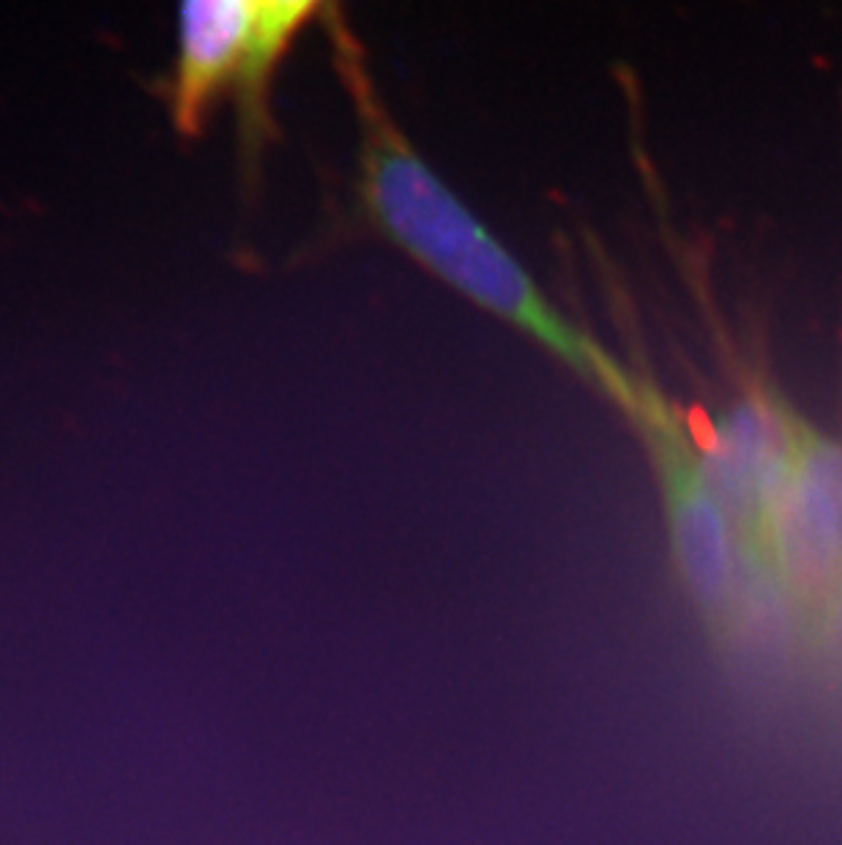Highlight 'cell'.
Listing matches in <instances>:
<instances>
[{"mask_svg":"<svg viewBox=\"0 0 842 845\" xmlns=\"http://www.w3.org/2000/svg\"><path fill=\"white\" fill-rule=\"evenodd\" d=\"M337 69L359 115V192L367 217L416 263L493 312L627 408L637 375L580 331L471 208L416 154L380 99L361 47L331 25Z\"/></svg>","mask_w":842,"mask_h":845,"instance_id":"6da1fadb","label":"cell"},{"mask_svg":"<svg viewBox=\"0 0 842 845\" xmlns=\"http://www.w3.org/2000/svg\"><path fill=\"white\" fill-rule=\"evenodd\" d=\"M624 411L646 438L662 476L670 534L689 591L711 619H728L733 613L736 542L728 517L706 487L692 427L676 405L640 375Z\"/></svg>","mask_w":842,"mask_h":845,"instance_id":"7a4b0ae2","label":"cell"},{"mask_svg":"<svg viewBox=\"0 0 842 845\" xmlns=\"http://www.w3.org/2000/svg\"><path fill=\"white\" fill-rule=\"evenodd\" d=\"M771 564L796 602L829 605L842 591V446L807 435L769 526Z\"/></svg>","mask_w":842,"mask_h":845,"instance_id":"3957f363","label":"cell"},{"mask_svg":"<svg viewBox=\"0 0 842 845\" xmlns=\"http://www.w3.org/2000/svg\"><path fill=\"white\" fill-rule=\"evenodd\" d=\"M257 36V0H181V39L167 88L181 137H197L230 85H241Z\"/></svg>","mask_w":842,"mask_h":845,"instance_id":"277c9868","label":"cell"}]
</instances>
